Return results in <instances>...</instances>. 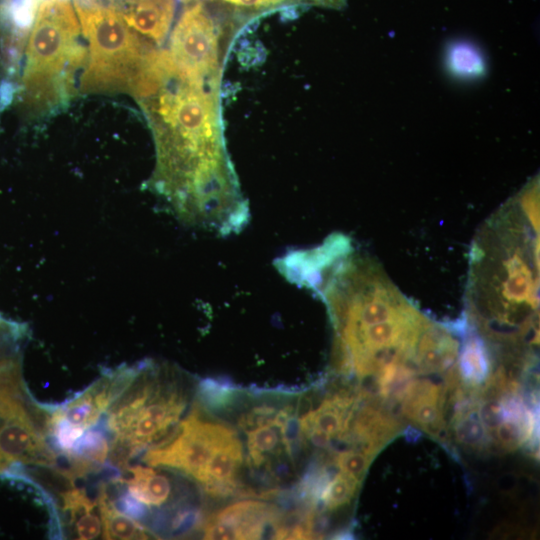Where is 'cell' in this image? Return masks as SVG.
<instances>
[{
    "mask_svg": "<svg viewBox=\"0 0 540 540\" xmlns=\"http://www.w3.org/2000/svg\"><path fill=\"white\" fill-rule=\"evenodd\" d=\"M352 400L344 396H334L325 400L316 409L303 415L299 421L300 431L315 428L331 439L342 434L348 427L350 415H346Z\"/></svg>",
    "mask_w": 540,
    "mask_h": 540,
    "instance_id": "5bb4252c",
    "label": "cell"
},
{
    "mask_svg": "<svg viewBox=\"0 0 540 540\" xmlns=\"http://www.w3.org/2000/svg\"><path fill=\"white\" fill-rule=\"evenodd\" d=\"M454 424L457 438L461 443L478 447L487 441V429L474 408L468 412H461Z\"/></svg>",
    "mask_w": 540,
    "mask_h": 540,
    "instance_id": "d6986e66",
    "label": "cell"
},
{
    "mask_svg": "<svg viewBox=\"0 0 540 540\" xmlns=\"http://www.w3.org/2000/svg\"><path fill=\"white\" fill-rule=\"evenodd\" d=\"M275 519L271 506L259 501H240L210 517L204 526L206 539H258L267 522Z\"/></svg>",
    "mask_w": 540,
    "mask_h": 540,
    "instance_id": "ba28073f",
    "label": "cell"
},
{
    "mask_svg": "<svg viewBox=\"0 0 540 540\" xmlns=\"http://www.w3.org/2000/svg\"><path fill=\"white\" fill-rule=\"evenodd\" d=\"M276 416V408L273 406L262 405L253 408L239 420V426L246 432L253 427L273 423Z\"/></svg>",
    "mask_w": 540,
    "mask_h": 540,
    "instance_id": "44dd1931",
    "label": "cell"
},
{
    "mask_svg": "<svg viewBox=\"0 0 540 540\" xmlns=\"http://www.w3.org/2000/svg\"><path fill=\"white\" fill-rule=\"evenodd\" d=\"M126 471L129 477H121L123 489L145 507L162 506L171 498L173 486L165 474L141 465L129 466Z\"/></svg>",
    "mask_w": 540,
    "mask_h": 540,
    "instance_id": "8fae6325",
    "label": "cell"
},
{
    "mask_svg": "<svg viewBox=\"0 0 540 540\" xmlns=\"http://www.w3.org/2000/svg\"><path fill=\"white\" fill-rule=\"evenodd\" d=\"M372 456L366 450H350L340 453L335 461L340 472L360 481L369 466Z\"/></svg>",
    "mask_w": 540,
    "mask_h": 540,
    "instance_id": "ffe728a7",
    "label": "cell"
},
{
    "mask_svg": "<svg viewBox=\"0 0 540 540\" xmlns=\"http://www.w3.org/2000/svg\"><path fill=\"white\" fill-rule=\"evenodd\" d=\"M150 106L156 116L158 165L154 184L183 222L217 228L234 220L245 199L227 157L214 93L177 76Z\"/></svg>",
    "mask_w": 540,
    "mask_h": 540,
    "instance_id": "6da1fadb",
    "label": "cell"
},
{
    "mask_svg": "<svg viewBox=\"0 0 540 540\" xmlns=\"http://www.w3.org/2000/svg\"><path fill=\"white\" fill-rule=\"evenodd\" d=\"M136 374V366L117 368L69 401L49 408V415L83 432L95 427L101 416L128 387Z\"/></svg>",
    "mask_w": 540,
    "mask_h": 540,
    "instance_id": "52a82bcc",
    "label": "cell"
},
{
    "mask_svg": "<svg viewBox=\"0 0 540 540\" xmlns=\"http://www.w3.org/2000/svg\"><path fill=\"white\" fill-rule=\"evenodd\" d=\"M242 461V444L237 436H234L214 451L197 481L202 486L235 481Z\"/></svg>",
    "mask_w": 540,
    "mask_h": 540,
    "instance_id": "9a60e30c",
    "label": "cell"
},
{
    "mask_svg": "<svg viewBox=\"0 0 540 540\" xmlns=\"http://www.w3.org/2000/svg\"><path fill=\"white\" fill-rule=\"evenodd\" d=\"M459 371L464 380L478 385L489 375V359L483 342L478 337L469 338L462 349Z\"/></svg>",
    "mask_w": 540,
    "mask_h": 540,
    "instance_id": "2e32d148",
    "label": "cell"
},
{
    "mask_svg": "<svg viewBox=\"0 0 540 540\" xmlns=\"http://www.w3.org/2000/svg\"><path fill=\"white\" fill-rule=\"evenodd\" d=\"M75 9L90 52L82 89L155 95L168 77L165 52L140 39L112 7L75 3Z\"/></svg>",
    "mask_w": 540,
    "mask_h": 540,
    "instance_id": "7a4b0ae2",
    "label": "cell"
},
{
    "mask_svg": "<svg viewBox=\"0 0 540 540\" xmlns=\"http://www.w3.org/2000/svg\"><path fill=\"white\" fill-rule=\"evenodd\" d=\"M80 26L70 0H42L28 40L23 76L26 95L33 103L54 99L58 82L68 68L85 57L78 43Z\"/></svg>",
    "mask_w": 540,
    "mask_h": 540,
    "instance_id": "3957f363",
    "label": "cell"
},
{
    "mask_svg": "<svg viewBox=\"0 0 540 540\" xmlns=\"http://www.w3.org/2000/svg\"><path fill=\"white\" fill-rule=\"evenodd\" d=\"M113 8L134 31L161 43L172 24L175 4L174 0H119Z\"/></svg>",
    "mask_w": 540,
    "mask_h": 540,
    "instance_id": "9c48e42d",
    "label": "cell"
},
{
    "mask_svg": "<svg viewBox=\"0 0 540 540\" xmlns=\"http://www.w3.org/2000/svg\"><path fill=\"white\" fill-rule=\"evenodd\" d=\"M403 411L417 425L437 433L442 426L439 388L429 381H419L408 387Z\"/></svg>",
    "mask_w": 540,
    "mask_h": 540,
    "instance_id": "7c38bea8",
    "label": "cell"
},
{
    "mask_svg": "<svg viewBox=\"0 0 540 540\" xmlns=\"http://www.w3.org/2000/svg\"><path fill=\"white\" fill-rule=\"evenodd\" d=\"M174 73L184 80L207 83L218 68V39L214 23L200 3L183 12L175 25L170 51Z\"/></svg>",
    "mask_w": 540,
    "mask_h": 540,
    "instance_id": "8992f818",
    "label": "cell"
},
{
    "mask_svg": "<svg viewBox=\"0 0 540 540\" xmlns=\"http://www.w3.org/2000/svg\"><path fill=\"white\" fill-rule=\"evenodd\" d=\"M277 429L270 423L247 431V448L251 464L255 466L264 464L265 454L275 450L280 441Z\"/></svg>",
    "mask_w": 540,
    "mask_h": 540,
    "instance_id": "e0dca14e",
    "label": "cell"
},
{
    "mask_svg": "<svg viewBox=\"0 0 540 540\" xmlns=\"http://www.w3.org/2000/svg\"><path fill=\"white\" fill-rule=\"evenodd\" d=\"M358 485L359 480L339 472L327 482L319 498L327 510H335L351 501Z\"/></svg>",
    "mask_w": 540,
    "mask_h": 540,
    "instance_id": "ac0fdd59",
    "label": "cell"
},
{
    "mask_svg": "<svg viewBox=\"0 0 540 540\" xmlns=\"http://www.w3.org/2000/svg\"><path fill=\"white\" fill-rule=\"evenodd\" d=\"M96 503L101 518L103 539H148L154 535L138 520L116 507L106 482H102L99 486Z\"/></svg>",
    "mask_w": 540,
    "mask_h": 540,
    "instance_id": "4fadbf2b",
    "label": "cell"
},
{
    "mask_svg": "<svg viewBox=\"0 0 540 540\" xmlns=\"http://www.w3.org/2000/svg\"><path fill=\"white\" fill-rule=\"evenodd\" d=\"M48 416L49 408L34 402L25 384L0 388V475L19 465H58Z\"/></svg>",
    "mask_w": 540,
    "mask_h": 540,
    "instance_id": "277c9868",
    "label": "cell"
},
{
    "mask_svg": "<svg viewBox=\"0 0 540 540\" xmlns=\"http://www.w3.org/2000/svg\"><path fill=\"white\" fill-rule=\"evenodd\" d=\"M234 436L236 433L228 426L205 421L193 410L171 439L149 448L142 461L177 469L197 481L214 451Z\"/></svg>",
    "mask_w": 540,
    "mask_h": 540,
    "instance_id": "5b68a950",
    "label": "cell"
},
{
    "mask_svg": "<svg viewBox=\"0 0 540 540\" xmlns=\"http://www.w3.org/2000/svg\"><path fill=\"white\" fill-rule=\"evenodd\" d=\"M59 512L61 526L63 520L77 539H96L102 534L101 518L96 501L86 494V491L75 487L60 500Z\"/></svg>",
    "mask_w": 540,
    "mask_h": 540,
    "instance_id": "30bf717a",
    "label": "cell"
}]
</instances>
